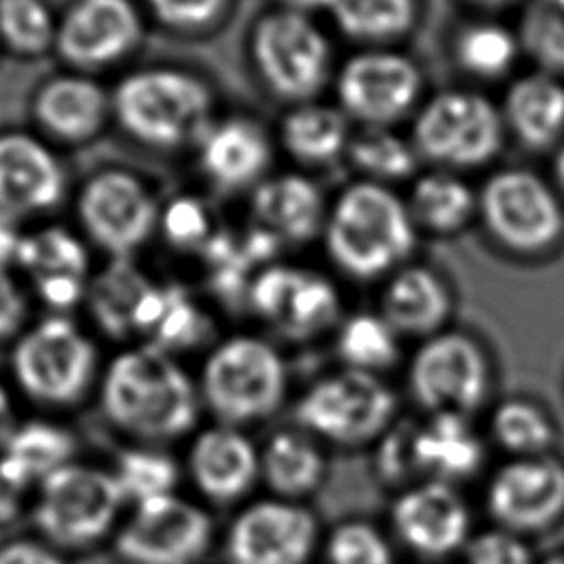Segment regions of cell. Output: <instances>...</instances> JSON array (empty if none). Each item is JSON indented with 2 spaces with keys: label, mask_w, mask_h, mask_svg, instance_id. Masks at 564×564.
<instances>
[{
  "label": "cell",
  "mask_w": 564,
  "mask_h": 564,
  "mask_svg": "<svg viewBox=\"0 0 564 564\" xmlns=\"http://www.w3.org/2000/svg\"><path fill=\"white\" fill-rule=\"evenodd\" d=\"M449 311L452 295L447 284L421 264L394 271L381 293V315L397 335L432 337L441 333Z\"/></svg>",
  "instance_id": "603a6c76"
},
{
  "label": "cell",
  "mask_w": 564,
  "mask_h": 564,
  "mask_svg": "<svg viewBox=\"0 0 564 564\" xmlns=\"http://www.w3.org/2000/svg\"><path fill=\"white\" fill-rule=\"evenodd\" d=\"M205 333V317L198 306L187 297V293L178 286H167L165 308L150 330L154 337V346L167 348H185L196 344Z\"/></svg>",
  "instance_id": "b9f144b4"
},
{
  "label": "cell",
  "mask_w": 564,
  "mask_h": 564,
  "mask_svg": "<svg viewBox=\"0 0 564 564\" xmlns=\"http://www.w3.org/2000/svg\"><path fill=\"white\" fill-rule=\"evenodd\" d=\"M469 564H531V555L511 533L489 531L471 542Z\"/></svg>",
  "instance_id": "bcb514c9"
},
{
  "label": "cell",
  "mask_w": 564,
  "mask_h": 564,
  "mask_svg": "<svg viewBox=\"0 0 564 564\" xmlns=\"http://www.w3.org/2000/svg\"><path fill=\"white\" fill-rule=\"evenodd\" d=\"M520 51L518 35L496 22H478L458 33L456 59L458 64L485 79H494L511 68Z\"/></svg>",
  "instance_id": "8d00e7d4"
},
{
  "label": "cell",
  "mask_w": 564,
  "mask_h": 564,
  "mask_svg": "<svg viewBox=\"0 0 564 564\" xmlns=\"http://www.w3.org/2000/svg\"><path fill=\"white\" fill-rule=\"evenodd\" d=\"M423 88L419 66L399 51L370 48L348 57L335 79L339 108L366 128L403 119Z\"/></svg>",
  "instance_id": "8fae6325"
},
{
  "label": "cell",
  "mask_w": 564,
  "mask_h": 564,
  "mask_svg": "<svg viewBox=\"0 0 564 564\" xmlns=\"http://www.w3.org/2000/svg\"><path fill=\"white\" fill-rule=\"evenodd\" d=\"M40 297L53 308H68L73 306L84 289V278L57 273V275H40L35 278Z\"/></svg>",
  "instance_id": "7dc6e473"
},
{
  "label": "cell",
  "mask_w": 564,
  "mask_h": 564,
  "mask_svg": "<svg viewBox=\"0 0 564 564\" xmlns=\"http://www.w3.org/2000/svg\"><path fill=\"white\" fill-rule=\"evenodd\" d=\"M293 2H297L302 7H324L326 4V0H293Z\"/></svg>",
  "instance_id": "9f6ffc18"
},
{
  "label": "cell",
  "mask_w": 564,
  "mask_h": 564,
  "mask_svg": "<svg viewBox=\"0 0 564 564\" xmlns=\"http://www.w3.org/2000/svg\"><path fill=\"white\" fill-rule=\"evenodd\" d=\"M337 355L350 370L375 375L399 357L397 330L377 313H355L341 322Z\"/></svg>",
  "instance_id": "836d02e7"
},
{
  "label": "cell",
  "mask_w": 564,
  "mask_h": 564,
  "mask_svg": "<svg viewBox=\"0 0 564 564\" xmlns=\"http://www.w3.org/2000/svg\"><path fill=\"white\" fill-rule=\"evenodd\" d=\"M262 469L269 485L282 496L311 491L324 471V458L313 443L293 434H275L262 456Z\"/></svg>",
  "instance_id": "e575fe53"
},
{
  "label": "cell",
  "mask_w": 564,
  "mask_h": 564,
  "mask_svg": "<svg viewBox=\"0 0 564 564\" xmlns=\"http://www.w3.org/2000/svg\"><path fill=\"white\" fill-rule=\"evenodd\" d=\"M141 37V18L130 0H75L55 33V48L77 68L121 59Z\"/></svg>",
  "instance_id": "e0dca14e"
},
{
  "label": "cell",
  "mask_w": 564,
  "mask_h": 564,
  "mask_svg": "<svg viewBox=\"0 0 564 564\" xmlns=\"http://www.w3.org/2000/svg\"><path fill=\"white\" fill-rule=\"evenodd\" d=\"M73 449L75 441L64 427L44 421H29L4 438L0 469L11 480L26 487L29 482L44 480L68 465Z\"/></svg>",
  "instance_id": "83f0119b"
},
{
  "label": "cell",
  "mask_w": 564,
  "mask_h": 564,
  "mask_svg": "<svg viewBox=\"0 0 564 564\" xmlns=\"http://www.w3.org/2000/svg\"><path fill=\"white\" fill-rule=\"evenodd\" d=\"M22 491H24V487L18 485L15 480H11V478L0 469V522H7V520H11V518H15L18 509H20Z\"/></svg>",
  "instance_id": "f907efd6"
},
{
  "label": "cell",
  "mask_w": 564,
  "mask_h": 564,
  "mask_svg": "<svg viewBox=\"0 0 564 564\" xmlns=\"http://www.w3.org/2000/svg\"><path fill=\"white\" fill-rule=\"evenodd\" d=\"M518 42L540 70L564 73V0H529L520 18Z\"/></svg>",
  "instance_id": "d590c367"
},
{
  "label": "cell",
  "mask_w": 564,
  "mask_h": 564,
  "mask_svg": "<svg viewBox=\"0 0 564 564\" xmlns=\"http://www.w3.org/2000/svg\"><path fill=\"white\" fill-rule=\"evenodd\" d=\"M284 150L300 163L324 165L348 150L350 130L341 108L328 104H295L280 123Z\"/></svg>",
  "instance_id": "4316f807"
},
{
  "label": "cell",
  "mask_w": 564,
  "mask_h": 564,
  "mask_svg": "<svg viewBox=\"0 0 564 564\" xmlns=\"http://www.w3.org/2000/svg\"><path fill=\"white\" fill-rule=\"evenodd\" d=\"M410 452L416 465L443 478L467 476L482 458V447L460 414H436L412 438Z\"/></svg>",
  "instance_id": "f1b7e54d"
},
{
  "label": "cell",
  "mask_w": 564,
  "mask_h": 564,
  "mask_svg": "<svg viewBox=\"0 0 564 564\" xmlns=\"http://www.w3.org/2000/svg\"><path fill=\"white\" fill-rule=\"evenodd\" d=\"M20 245H22V236L18 234L11 218L0 212V267H4L13 258L18 260Z\"/></svg>",
  "instance_id": "816d5d0a"
},
{
  "label": "cell",
  "mask_w": 564,
  "mask_h": 564,
  "mask_svg": "<svg viewBox=\"0 0 564 564\" xmlns=\"http://www.w3.org/2000/svg\"><path fill=\"white\" fill-rule=\"evenodd\" d=\"M64 176L55 156L33 137L0 134V212L33 214L62 198Z\"/></svg>",
  "instance_id": "d6986e66"
},
{
  "label": "cell",
  "mask_w": 564,
  "mask_h": 564,
  "mask_svg": "<svg viewBox=\"0 0 564 564\" xmlns=\"http://www.w3.org/2000/svg\"><path fill=\"white\" fill-rule=\"evenodd\" d=\"M346 154L366 181L383 185L412 176L419 163L412 141H405L388 128H364L359 134H352Z\"/></svg>",
  "instance_id": "d6a6232c"
},
{
  "label": "cell",
  "mask_w": 564,
  "mask_h": 564,
  "mask_svg": "<svg viewBox=\"0 0 564 564\" xmlns=\"http://www.w3.org/2000/svg\"><path fill=\"white\" fill-rule=\"evenodd\" d=\"M502 121L529 150H546L564 134V84L544 70L518 77L502 101Z\"/></svg>",
  "instance_id": "484cf974"
},
{
  "label": "cell",
  "mask_w": 564,
  "mask_h": 564,
  "mask_svg": "<svg viewBox=\"0 0 564 564\" xmlns=\"http://www.w3.org/2000/svg\"><path fill=\"white\" fill-rule=\"evenodd\" d=\"M471 4H478V7H485V9H498V7H505L509 4L511 0H467Z\"/></svg>",
  "instance_id": "11a10c76"
},
{
  "label": "cell",
  "mask_w": 564,
  "mask_h": 564,
  "mask_svg": "<svg viewBox=\"0 0 564 564\" xmlns=\"http://www.w3.org/2000/svg\"><path fill=\"white\" fill-rule=\"evenodd\" d=\"M110 101L99 84L82 75H62L46 82L33 101L37 123L55 139L82 143L106 123Z\"/></svg>",
  "instance_id": "7402d4cb"
},
{
  "label": "cell",
  "mask_w": 564,
  "mask_h": 564,
  "mask_svg": "<svg viewBox=\"0 0 564 564\" xmlns=\"http://www.w3.org/2000/svg\"><path fill=\"white\" fill-rule=\"evenodd\" d=\"M163 231L176 247H194L207 238L209 218L198 200L183 196L167 205L163 214Z\"/></svg>",
  "instance_id": "ee69618b"
},
{
  "label": "cell",
  "mask_w": 564,
  "mask_h": 564,
  "mask_svg": "<svg viewBox=\"0 0 564 564\" xmlns=\"http://www.w3.org/2000/svg\"><path fill=\"white\" fill-rule=\"evenodd\" d=\"M101 403L115 425L145 438L181 436L198 412L189 377L154 344L126 350L110 364Z\"/></svg>",
  "instance_id": "7a4b0ae2"
},
{
  "label": "cell",
  "mask_w": 564,
  "mask_h": 564,
  "mask_svg": "<svg viewBox=\"0 0 564 564\" xmlns=\"http://www.w3.org/2000/svg\"><path fill=\"white\" fill-rule=\"evenodd\" d=\"M335 26L350 40L388 42L414 24V0H326Z\"/></svg>",
  "instance_id": "1f68e13d"
},
{
  "label": "cell",
  "mask_w": 564,
  "mask_h": 564,
  "mask_svg": "<svg viewBox=\"0 0 564 564\" xmlns=\"http://www.w3.org/2000/svg\"><path fill=\"white\" fill-rule=\"evenodd\" d=\"M553 176H555V183L562 187L564 192V141L562 145L557 148L555 152V159H553Z\"/></svg>",
  "instance_id": "f5cc1de1"
},
{
  "label": "cell",
  "mask_w": 564,
  "mask_h": 564,
  "mask_svg": "<svg viewBox=\"0 0 564 564\" xmlns=\"http://www.w3.org/2000/svg\"><path fill=\"white\" fill-rule=\"evenodd\" d=\"M328 560L330 564H390V549L372 527L350 522L333 531Z\"/></svg>",
  "instance_id": "7bdbcfd3"
},
{
  "label": "cell",
  "mask_w": 564,
  "mask_h": 564,
  "mask_svg": "<svg viewBox=\"0 0 564 564\" xmlns=\"http://www.w3.org/2000/svg\"><path fill=\"white\" fill-rule=\"evenodd\" d=\"M502 112L471 90H443L430 97L412 123L419 159L445 167H478L502 145Z\"/></svg>",
  "instance_id": "5b68a950"
},
{
  "label": "cell",
  "mask_w": 564,
  "mask_h": 564,
  "mask_svg": "<svg viewBox=\"0 0 564 564\" xmlns=\"http://www.w3.org/2000/svg\"><path fill=\"white\" fill-rule=\"evenodd\" d=\"M18 262L26 267L33 278L57 273L84 278L88 256L73 234L62 227H46L33 236L22 238Z\"/></svg>",
  "instance_id": "f35d334b"
},
{
  "label": "cell",
  "mask_w": 564,
  "mask_h": 564,
  "mask_svg": "<svg viewBox=\"0 0 564 564\" xmlns=\"http://www.w3.org/2000/svg\"><path fill=\"white\" fill-rule=\"evenodd\" d=\"M209 538L207 513L172 494L137 505L115 546L130 564H192L205 553Z\"/></svg>",
  "instance_id": "4fadbf2b"
},
{
  "label": "cell",
  "mask_w": 564,
  "mask_h": 564,
  "mask_svg": "<svg viewBox=\"0 0 564 564\" xmlns=\"http://www.w3.org/2000/svg\"><path fill=\"white\" fill-rule=\"evenodd\" d=\"M544 564H564V555H557V557H551V560H546Z\"/></svg>",
  "instance_id": "6f0895ef"
},
{
  "label": "cell",
  "mask_w": 564,
  "mask_h": 564,
  "mask_svg": "<svg viewBox=\"0 0 564 564\" xmlns=\"http://www.w3.org/2000/svg\"><path fill=\"white\" fill-rule=\"evenodd\" d=\"M410 388L419 403L436 414L471 412L487 392V361L465 333H436L414 352Z\"/></svg>",
  "instance_id": "7c38bea8"
},
{
  "label": "cell",
  "mask_w": 564,
  "mask_h": 564,
  "mask_svg": "<svg viewBox=\"0 0 564 564\" xmlns=\"http://www.w3.org/2000/svg\"><path fill=\"white\" fill-rule=\"evenodd\" d=\"M24 317V300L13 278L0 267V337L11 335Z\"/></svg>",
  "instance_id": "c3c4849f"
},
{
  "label": "cell",
  "mask_w": 564,
  "mask_h": 564,
  "mask_svg": "<svg viewBox=\"0 0 564 564\" xmlns=\"http://www.w3.org/2000/svg\"><path fill=\"white\" fill-rule=\"evenodd\" d=\"M77 209L88 236L119 258L137 249L156 220V205L148 187L123 170H104L88 178Z\"/></svg>",
  "instance_id": "9a60e30c"
},
{
  "label": "cell",
  "mask_w": 564,
  "mask_h": 564,
  "mask_svg": "<svg viewBox=\"0 0 564 564\" xmlns=\"http://www.w3.org/2000/svg\"><path fill=\"white\" fill-rule=\"evenodd\" d=\"M491 513L511 529H540L564 509V467L555 460H516L489 485Z\"/></svg>",
  "instance_id": "ac0fdd59"
},
{
  "label": "cell",
  "mask_w": 564,
  "mask_h": 564,
  "mask_svg": "<svg viewBox=\"0 0 564 564\" xmlns=\"http://www.w3.org/2000/svg\"><path fill=\"white\" fill-rule=\"evenodd\" d=\"M123 502L112 474L68 463L42 480L35 520L48 538L79 546L101 538Z\"/></svg>",
  "instance_id": "ba28073f"
},
{
  "label": "cell",
  "mask_w": 564,
  "mask_h": 564,
  "mask_svg": "<svg viewBox=\"0 0 564 564\" xmlns=\"http://www.w3.org/2000/svg\"><path fill=\"white\" fill-rule=\"evenodd\" d=\"M286 388L280 352L258 337H231L205 361L203 397L225 423H247L271 414Z\"/></svg>",
  "instance_id": "8992f818"
},
{
  "label": "cell",
  "mask_w": 564,
  "mask_h": 564,
  "mask_svg": "<svg viewBox=\"0 0 564 564\" xmlns=\"http://www.w3.org/2000/svg\"><path fill=\"white\" fill-rule=\"evenodd\" d=\"M260 227L286 242H308L324 231L322 189L304 174H278L262 181L251 198Z\"/></svg>",
  "instance_id": "44dd1931"
},
{
  "label": "cell",
  "mask_w": 564,
  "mask_h": 564,
  "mask_svg": "<svg viewBox=\"0 0 564 564\" xmlns=\"http://www.w3.org/2000/svg\"><path fill=\"white\" fill-rule=\"evenodd\" d=\"M123 498L141 505L161 496H172L178 471L167 454L152 449H128L119 456L112 474Z\"/></svg>",
  "instance_id": "74e56055"
},
{
  "label": "cell",
  "mask_w": 564,
  "mask_h": 564,
  "mask_svg": "<svg viewBox=\"0 0 564 564\" xmlns=\"http://www.w3.org/2000/svg\"><path fill=\"white\" fill-rule=\"evenodd\" d=\"M249 306L280 333L313 337L339 317V293L317 271L293 264H269L249 284Z\"/></svg>",
  "instance_id": "5bb4252c"
},
{
  "label": "cell",
  "mask_w": 564,
  "mask_h": 564,
  "mask_svg": "<svg viewBox=\"0 0 564 564\" xmlns=\"http://www.w3.org/2000/svg\"><path fill=\"white\" fill-rule=\"evenodd\" d=\"M478 214L502 247L538 253L555 245L564 231V209L553 187L535 172L505 167L478 192Z\"/></svg>",
  "instance_id": "52a82bcc"
},
{
  "label": "cell",
  "mask_w": 564,
  "mask_h": 564,
  "mask_svg": "<svg viewBox=\"0 0 564 564\" xmlns=\"http://www.w3.org/2000/svg\"><path fill=\"white\" fill-rule=\"evenodd\" d=\"M0 564H64V562L42 544L11 542L0 549Z\"/></svg>",
  "instance_id": "681fc988"
},
{
  "label": "cell",
  "mask_w": 564,
  "mask_h": 564,
  "mask_svg": "<svg viewBox=\"0 0 564 564\" xmlns=\"http://www.w3.org/2000/svg\"><path fill=\"white\" fill-rule=\"evenodd\" d=\"M7 423H9V399L0 386V432L7 427Z\"/></svg>",
  "instance_id": "db71d44e"
},
{
  "label": "cell",
  "mask_w": 564,
  "mask_h": 564,
  "mask_svg": "<svg viewBox=\"0 0 564 564\" xmlns=\"http://www.w3.org/2000/svg\"><path fill=\"white\" fill-rule=\"evenodd\" d=\"M269 163L271 141L251 119H225L203 137L200 165L220 187H247L267 172Z\"/></svg>",
  "instance_id": "cb8c5ba5"
},
{
  "label": "cell",
  "mask_w": 564,
  "mask_h": 564,
  "mask_svg": "<svg viewBox=\"0 0 564 564\" xmlns=\"http://www.w3.org/2000/svg\"><path fill=\"white\" fill-rule=\"evenodd\" d=\"M189 467L196 485L214 500H234L256 480L258 456L251 441L234 427L203 432L192 452Z\"/></svg>",
  "instance_id": "d4e9b609"
},
{
  "label": "cell",
  "mask_w": 564,
  "mask_h": 564,
  "mask_svg": "<svg viewBox=\"0 0 564 564\" xmlns=\"http://www.w3.org/2000/svg\"><path fill=\"white\" fill-rule=\"evenodd\" d=\"M156 20L174 29H200L212 24L229 0H145Z\"/></svg>",
  "instance_id": "f6af8a7d"
},
{
  "label": "cell",
  "mask_w": 564,
  "mask_h": 564,
  "mask_svg": "<svg viewBox=\"0 0 564 564\" xmlns=\"http://www.w3.org/2000/svg\"><path fill=\"white\" fill-rule=\"evenodd\" d=\"M214 97L209 86L176 68H145L119 82L112 110L134 139L174 148L207 134Z\"/></svg>",
  "instance_id": "3957f363"
},
{
  "label": "cell",
  "mask_w": 564,
  "mask_h": 564,
  "mask_svg": "<svg viewBox=\"0 0 564 564\" xmlns=\"http://www.w3.org/2000/svg\"><path fill=\"white\" fill-rule=\"evenodd\" d=\"M494 434L511 452H540L551 443L546 416L527 401H507L494 414Z\"/></svg>",
  "instance_id": "60d3db41"
},
{
  "label": "cell",
  "mask_w": 564,
  "mask_h": 564,
  "mask_svg": "<svg viewBox=\"0 0 564 564\" xmlns=\"http://www.w3.org/2000/svg\"><path fill=\"white\" fill-rule=\"evenodd\" d=\"M95 348L88 337L64 317H48L31 328L13 350L20 386L48 403L75 401L88 386Z\"/></svg>",
  "instance_id": "9c48e42d"
},
{
  "label": "cell",
  "mask_w": 564,
  "mask_h": 564,
  "mask_svg": "<svg viewBox=\"0 0 564 564\" xmlns=\"http://www.w3.org/2000/svg\"><path fill=\"white\" fill-rule=\"evenodd\" d=\"M57 24L44 0H0V37L20 55H42L55 44Z\"/></svg>",
  "instance_id": "ab89813d"
},
{
  "label": "cell",
  "mask_w": 564,
  "mask_h": 564,
  "mask_svg": "<svg viewBox=\"0 0 564 564\" xmlns=\"http://www.w3.org/2000/svg\"><path fill=\"white\" fill-rule=\"evenodd\" d=\"M322 236L330 260L355 280L397 269L416 242L410 207L388 185L366 178L339 192Z\"/></svg>",
  "instance_id": "6da1fadb"
},
{
  "label": "cell",
  "mask_w": 564,
  "mask_h": 564,
  "mask_svg": "<svg viewBox=\"0 0 564 564\" xmlns=\"http://www.w3.org/2000/svg\"><path fill=\"white\" fill-rule=\"evenodd\" d=\"M150 286L148 278L132 262L115 260L90 286V311L97 324L115 337L134 330L137 308Z\"/></svg>",
  "instance_id": "4dcf8cb0"
},
{
  "label": "cell",
  "mask_w": 564,
  "mask_h": 564,
  "mask_svg": "<svg viewBox=\"0 0 564 564\" xmlns=\"http://www.w3.org/2000/svg\"><path fill=\"white\" fill-rule=\"evenodd\" d=\"M313 516L291 502L264 500L247 507L231 524V564H304L315 546Z\"/></svg>",
  "instance_id": "2e32d148"
},
{
  "label": "cell",
  "mask_w": 564,
  "mask_h": 564,
  "mask_svg": "<svg viewBox=\"0 0 564 564\" xmlns=\"http://www.w3.org/2000/svg\"><path fill=\"white\" fill-rule=\"evenodd\" d=\"M394 412V397L370 372L346 368L319 379L297 401V421L337 443H361L379 434Z\"/></svg>",
  "instance_id": "30bf717a"
},
{
  "label": "cell",
  "mask_w": 564,
  "mask_h": 564,
  "mask_svg": "<svg viewBox=\"0 0 564 564\" xmlns=\"http://www.w3.org/2000/svg\"><path fill=\"white\" fill-rule=\"evenodd\" d=\"M251 59L271 93L304 104L326 86L333 48L304 11L275 9L264 13L251 31Z\"/></svg>",
  "instance_id": "277c9868"
},
{
  "label": "cell",
  "mask_w": 564,
  "mask_h": 564,
  "mask_svg": "<svg viewBox=\"0 0 564 564\" xmlns=\"http://www.w3.org/2000/svg\"><path fill=\"white\" fill-rule=\"evenodd\" d=\"M408 207L414 223L434 234H452L471 218L478 196L456 174L436 170L414 181Z\"/></svg>",
  "instance_id": "f546056e"
},
{
  "label": "cell",
  "mask_w": 564,
  "mask_h": 564,
  "mask_svg": "<svg viewBox=\"0 0 564 564\" xmlns=\"http://www.w3.org/2000/svg\"><path fill=\"white\" fill-rule=\"evenodd\" d=\"M392 520L399 535L427 555L454 551L469 527L465 502L445 482H425L405 491L394 502Z\"/></svg>",
  "instance_id": "ffe728a7"
}]
</instances>
